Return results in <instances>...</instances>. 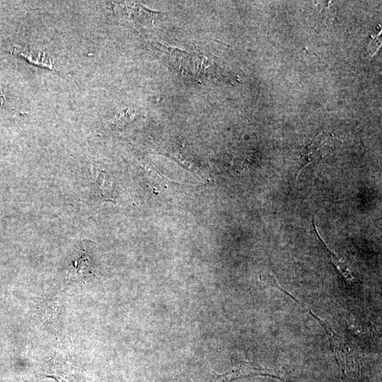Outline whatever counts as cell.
Returning a JSON list of instances; mask_svg holds the SVG:
<instances>
[{
	"label": "cell",
	"instance_id": "obj_1",
	"mask_svg": "<svg viewBox=\"0 0 382 382\" xmlns=\"http://www.w3.org/2000/svg\"><path fill=\"white\" fill-rule=\"evenodd\" d=\"M12 54L25 59L36 66L51 70H56L54 61L47 57L43 51L30 47H15Z\"/></svg>",
	"mask_w": 382,
	"mask_h": 382
},
{
	"label": "cell",
	"instance_id": "obj_2",
	"mask_svg": "<svg viewBox=\"0 0 382 382\" xmlns=\"http://www.w3.org/2000/svg\"><path fill=\"white\" fill-rule=\"evenodd\" d=\"M322 137L321 140H318L312 145L305 147L302 155L305 163L301 167L297 178L306 166L322 159L324 154H327L328 148L332 147L333 138L325 136H322Z\"/></svg>",
	"mask_w": 382,
	"mask_h": 382
}]
</instances>
